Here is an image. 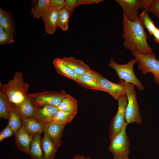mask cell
<instances>
[{"mask_svg": "<svg viewBox=\"0 0 159 159\" xmlns=\"http://www.w3.org/2000/svg\"><path fill=\"white\" fill-rule=\"evenodd\" d=\"M28 155L32 159H44L41 145L40 134H37L34 136Z\"/></svg>", "mask_w": 159, "mask_h": 159, "instance_id": "cell-24", "label": "cell"}, {"mask_svg": "<svg viewBox=\"0 0 159 159\" xmlns=\"http://www.w3.org/2000/svg\"><path fill=\"white\" fill-rule=\"evenodd\" d=\"M123 10V15L130 21H133L137 19L139 10L145 9L147 0H116Z\"/></svg>", "mask_w": 159, "mask_h": 159, "instance_id": "cell-9", "label": "cell"}, {"mask_svg": "<svg viewBox=\"0 0 159 159\" xmlns=\"http://www.w3.org/2000/svg\"><path fill=\"white\" fill-rule=\"evenodd\" d=\"M15 134L14 131L7 125L0 133V142Z\"/></svg>", "mask_w": 159, "mask_h": 159, "instance_id": "cell-33", "label": "cell"}, {"mask_svg": "<svg viewBox=\"0 0 159 159\" xmlns=\"http://www.w3.org/2000/svg\"><path fill=\"white\" fill-rule=\"evenodd\" d=\"M65 125L51 123L44 126V135L49 138L58 148L63 143L61 138Z\"/></svg>", "mask_w": 159, "mask_h": 159, "instance_id": "cell-13", "label": "cell"}, {"mask_svg": "<svg viewBox=\"0 0 159 159\" xmlns=\"http://www.w3.org/2000/svg\"><path fill=\"white\" fill-rule=\"evenodd\" d=\"M139 15L142 19L144 26L148 30L149 35H153L156 27L150 17L149 12L145 9H143Z\"/></svg>", "mask_w": 159, "mask_h": 159, "instance_id": "cell-29", "label": "cell"}, {"mask_svg": "<svg viewBox=\"0 0 159 159\" xmlns=\"http://www.w3.org/2000/svg\"><path fill=\"white\" fill-rule=\"evenodd\" d=\"M4 31H5L3 28L2 26L0 25V34L2 33Z\"/></svg>", "mask_w": 159, "mask_h": 159, "instance_id": "cell-39", "label": "cell"}, {"mask_svg": "<svg viewBox=\"0 0 159 159\" xmlns=\"http://www.w3.org/2000/svg\"><path fill=\"white\" fill-rule=\"evenodd\" d=\"M97 79L103 91L110 94L115 100H117L121 96L126 94L123 85L112 82L98 73Z\"/></svg>", "mask_w": 159, "mask_h": 159, "instance_id": "cell-10", "label": "cell"}, {"mask_svg": "<svg viewBox=\"0 0 159 159\" xmlns=\"http://www.w3.org/2000/svg\"><path fill=\"white\" fill-rule=\"evenodd\" d=\"M29 87V84L24 81L22 72H16L13 78L7 83L2 84L0 82V88L16 107L21 104L27 97Z\"/></svg>", "mask_w": 159, "mask_h": 159, "instance_id": "cell-2", "label": "cell"}, {"mask_svg": "<svg viewBox=\"0 0 159 159\" xmlns=\"http://www.w3.org/2000/svg\"><path fill=\"white\" fill-rule=\"evenodd\" d=\"M10 101L7 95L0 88V117L1 118L9 120Z\"/></svg>", "mask_w": 159, "mask_h": 159, "instance_id": "cell-26", "label": "cell"}, {"mask_svg": "<svg viewBox=\"0 0 159 159\" xmlns=\"http://www.w3.org/2000/svg\"><path fill=\"white\" fill-rule=\"evenodd\" d=\"M14 37L10 33L4 31L0 34V44H11L13 42Z\"/></svg>", "mask_w": 159, "mask_h": 159, "instance_id": "cell-31", "label": "cell"}, {"mask_svg": "<svg viewBox=\"0 0 159 159\" xmlns=\"http://www.w3.org/2000/svg\"><path fill=\"white\" fill-rule=\"evenodd\" d=\"M65 6V0H49V7L59 11Z\"/></svg>", "mask_w": 159, "mask_h": 159, "instance_id": "cell-32", "label": "cell"}, {"mask_svg": "<svg viewBox=\"0 0 159 159\" xmlns=\"http://www.w3.org/2000/svg\"><path fill=\"white\" fill-rule=\"evenodd\" d=\"M9 117L8 125L16 133L21 125V117L18 112L16 106L10 102L9 110Z\"/></svg>", "mask_w": 159, "mask_h": 159, "instance_id": "cell-23", "label": "cell"}, {"mask_svg": "<svg viewBox=\"0 0 159 159\" xmlns=\"http://www.w3.org/2000/svg\"><path fill=\"white\" fill-rule=\"evenodd\" d=\"M78 6V0H65V8L72 12L74 9Z\"/></svg>", "mask_w": 159, "mask_h": 159, "instance_id": "cell-34", "label": "cell"}, {"mask_svg": "<svg viewBox=\"0 0 159 159\" xmlns=\"http://www.w3.org/2000/svg\"><path fill=\"white\" fill-rule=\"evenodd\" d=\"M159 18V0H148L145 9Z\"/></svg>", "mask_w": 159, "mask_h": 159, "instance_id": "cell-30", "label": "cell"}, {"mask_svg": "<svg viewBox=\"0 0 159 159\" xmlns=\"http://www.w3.org/2000/svg\"><path fill=\"white\" fill-rule=\"evenodd\" d=\"M21 126L31 135L41 134L43 132L44 125L42 122L33 118L21 117Z\"/></svg>", "mask_w": 159, "mask_h": 159, "instance_id": "cell-15", "label": "cell"}, {"mask_svg": "<svg viewBox=\"0 0 159 159\" xmlns=\"http://www.w3.org/2000/svg\"><path fill=\"white\" fill-rule=\"evenodd\" d=\"M71 159H93L92 158L87 156L86 157L83 155H76Z\"/></svg>", "mask_w": 159, "mask_h": 159, "instance_id": "cell-37", "label": "cell"}, {"mask_svg": "<svg viewBox=\"0 0 159 159\" xmlns=\"http://www.w3.org/2000/svg\"><path fill=\"white\" fill-rule=\"evenodd\" d=\"M126 122L110 140L108 150L114 159H129L130 141L126 132Z\"/></svg>", "mask_w": 159, "mask_h": 159, "instance_id": "cell-3", "label": "cell"}, {"mask_svg": "<svg viewBox=\"0 0 159 159\" xmlns=\"http://www.w3.org/2000/svg\"><path fill=\"white\" fill-rule=\"evenodd\" d=\"M49 0H38L32 1L31 11L34 18H41L49 9Z\"/></svg>", "mask_w": 159, "mask_h": 159, "instance_id": "cell-20", "label": "cell"}, {"mask_svg": "<svg viewBox=\"0 0 159 159\" xmlns=\"http://www.w3.org/2000/svg\"><path fill=\"white\" fill-rule=\"evenodd\" d=\"M67 94L64 90L47 91L28 93L27 96L36 107L48 105L57 107Z\"/></svg>", "mask_w": 159, "mask_h": 159, "instance_id": "cell-6", "label": "cell"}, {"mask_svg": "<svg viewBox=\"0 0 159 159\" xmlns=\"http://www.w3.org/2000/svg\"><path fill=\"white\" fill-rule=\"evenodd\" d=\"M16 107L21 118L36 119V107L28 96L21 104Z\"/></svg>", "mask_w": 159, "mask_h": 159, "instance_id": "cell-18", "label": "cell"}, {"mask_svg": "<svg viewBox=\"0 0 159 159\" xmlns=\"http://www.w3.org/2000/svg\"><path fill=\"white\" fill-rule=\"evenodd\" d=\"M61 59L66 65L78 75L83 74L90 69L89 66L82 61L73 57H64Z\"/></svg>", "mask_w": 159, "mask_h": 159, "instance_id": "cell-16", "label": "cell"}, {"mask_svg": "<svg viewBox=\"0 0 159 159\" xmlns=\"http://www.w3.org/2000/svg\"><path fill=\"white\" fill-rule=\"evenodd\" d=\"M41 145L44 159H54L57 148L45 135L41 140Z\"/></svg>", "mask_w": 159, "mask_h": 159, "instance_id": "cell-22", "label": "cell"}, {"mask_svg": "<svg viewBox=\"0 0 159 159\" xmlns=\"http://www.w3.org/2000/svg\"><path fill=\"white\" fill-rule=\"evenodd\" d=\"M119 83L124 85L128 99L125 113L126 122L128 124L135 122L142 124L143 120L140 116L139 106L134 88L135 85L132 83H126L123 80H120Z\"/></svg>", "mask_w": 159, "mask_h": 159, "instance_id": "cell-4", "label": "cell"}, {"mask_svg": "<svg viewBox=\"0 0 159 159\" xmlns=\"http://www.w3.org/2000/svg\"><path fill=\"white\" fill-rule=\"evenodd\" d=\"M77 113L59 110L54 117L46 122L44 126L51 123L65 125L69 123L75 117Z\"/></svg>", "mask_w": 159, "mask_h": 159, "instance_id": "cell-19", "label": "cell"}, {"mask_svg": "<svg viewBox=\"0 0 159 159\" xmlns=\"http://www.w3.org/2000/svg\"><path fill=\"white\" fill-rule=\"evenodd\" d=\"M53 63L57 73L76 82L78 75L66 65L61 58H55Z\"/></svg>", "mask_w": 159, "mask_h": 159, "instance_id": "cell-21", "label": "cell"}, {"mask_svg": "<svg viewBox=\"0 0 159 159\" xmlns=\"http://www.w3.org/2000/svg\"><path fill=\"white\" fill-rule=\"evenodd\" d=\"M58 110L57 107L46 105L41 107H36V119L44 124L52 119Z\"/></svg>", "mask_w": 159, "mask_h": 159, "instance_id": "cell-17", "label": "cell"}, {"mask_svg": "<svg viewBox=\"0 0 159 159\" xmlns=\"http://www.w3.org/2000/svg\"><path fill=\"white\" fill-rule=\"evenodd\" d=\"M15 135L16 146L19 150L29 154L34 136L27 132L21 125Z\"/></svg>", "mask_w": 159, "mask_h": 159, "instance_id": "cell-12", "label": "cell"}, {"mask_svg": "<svg viewBox=\"0 0 159 159\" xmlns=\"http://www.w3.org/2000/svg\"><path fill=\"white\" fill-rule=\"evenodd\" d=\"M7 11L4 10L2 8H0V19L4 17L7 13Z\"/></svg>", "mask_w": 159, "mask_h": 159, "instance_id": "cell-38", "label": "cell"}, {"mask_svg": "<svg viewBox=\"0 0 159 159\" xmlns=\"http://www.w3.org/2000/svg\"><path fill=\"white\" fill-rule=\"evenodd\" d=\"M153 35L155 41L157 43L159 44V29L158 27H156Z\"/></svg>", "mask_w": 159, "mask_h": 159, "instance_id": "cell-36", "label": "cell"}, {"mask_svg": "<svg viewBox=\"0 0 159 159\" xmlns=\"http://www.w3.org/2000/svg\"><path fill=\"white\" fill-rule=\"evenodd\" d=\"M117 100L118 102V110L116 115L112 119L110 124L109 136L110 140L126 122L125 113L128 103L126 95L120 96Z\"/></svg>", "mask_w": 159, "mask_h": 159, "instance_id": "cell-8", "label": "cell"}, {"mask_svg": "<svg viewBox=\"0 0 159 159\" xmlns=\"http://www.w3.org/2000/svg\"><path fill=\"white\" fill-rule=\"evenodd\" d=\"M98 74L89 69L83 74L78 75L76 82L86 88L103 91L98 81Z\"/></svg>", "mask_w": 159, "mask_h": 159, "instance_id": "cell-11", "label": "cell"}, {"mask_svg": "<svg viewBox=\"0 0 159 159\" xmlns=\"http://www.w3.org/2000/svg\"><path fill=\"white\" fill-rule=\"evenodd\" d=\"M104 1L103 0H78V6L81 5L98 4Z\"/></svg>", "mask_w": 159, "mask_h": 159, "instance_id": "cell-35", "label": "cell"}, {"mask_svg": "<svg viewBox=\"0 0 159 159\" xmlns=\"http://www.w3.org/2000/svg\"><path fill=\"white\" fill-rule=\"evenodd\" d=\"M122 23L123 44L126 49L132 52L137 51L144 55L155 54L147 42L148 36L139 15L133 21L123 15Z\"/></svg>", "mask_w": 159, "mask_h": 159, "instance_id": "cell-1", "label": "cell"}, {"mask_svg": "<svg viewBox=\"0 0 159 159\" xmlns=\"http://www.w3.org/2000/svg\"><path fill=\"white\" fill-rule=\"evenodd\" d=\"M57 107L59 110L77 113V101L74 98L67 94Z\"/></svg>", "mask_w": 159, "mask_h": 159, "instance_id": "cell-25", "label": "cell"}, {"mask_svg": "<svg viewBox=\"0 0 159 159\" xmlns=\"http://www.w3.org/2000/svg\"><path fill=\"white\" fill-rule=\"evenodd\" d=\"M137 62L135 58L130 60L126 64H119L113 59L110 60L108 66L114 69L120 80H123L127 84L132 83L135 85L139 90H143L144 86L136 76L133 71L134 64Z\"/></svg>", "mask_w": 159, "mask_h": 159, "instance_id": "cell-5", "label": "cell"}, {"mask_svg": "<svg viewBox=\"0 0 159 159\" xmlns=\"http://www.w3.org/2000/svg\"><path fill=\"white\" fill-rule=\"evenodd\" d=\"M132 53L137 60L138 69L144 74L152 73L155 83L159 85V61L156 58L155 55H144L137 51Z\"/></svg>", "mask_w": 159, "mask_h": 159, "instance_id": "cell-7", "label": "cell"}, {"mask_svg": "<svg viewBox=\"0 0 159 159\" xmlns=\"http://www.w3.org/2000/svg\"><path fill=\"white\" fill-rule=\"evenodd\" d=\"M72 13L65 8L58 11V27L62 30L66 31L68 30L69 20Z\"/></svg>", "mask_w": 159, "mask_h": 159, "instance_id": "cell-28", "label": "cell"}, {"mask_svg": "<svg viewBox=\"0 0 159 159\" xmlns=\"http://www.w3.org/2000/svg\"><path fill=\"white\" fill-rule=\"evenodd\" d=\"M0 25L3 28L5 31L14 37L15 31L14 21L13 16L9 11H7L6 15L0 19Z\"/></svg>", "mask_w": 159, "mask_h": 159, "instance_id": "cell-27", "label": "cell"}, {"mask_svg": "<svg viewBox=\"0 0 159 159\" xmlns=\"http://www.w3.org/2000/svg\"><path fill=\"white\" fill-rule=\"evenodd\" d=\"M58 11L49 8L42 19L44 21L46 32L53 34L58 27Z\"/></svg>", "mask_w": 159, "mask_h": 159, "instance_id": "cell-14", "label": "cell"}]
</instances>
